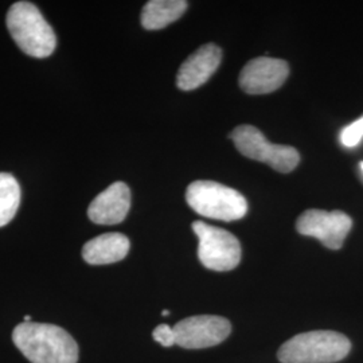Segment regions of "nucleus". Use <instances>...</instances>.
<instances>
[{
    "label": "nucleus",
    "mask_w": 363,
    "mask_h": 363,
    "mask_svg": "<svg viewBox=\"0 0 363 363\" xmlns=\"http://www.w3.org/2000/svg\"><path fill=\"white\" fill-rule=\"evenodd\" d=\"M13 340L31 363H77V342L58 325L23 322L13 328Z\"/></svg>",
    "instance_id": "f257e3e1"
},
{
    "label": "nucleus",
    "mask_w": 363,
    "mask_h": 363,
    "mask_svg": "<svg viewBox=\"0 0 363 363\" xmlns=\"http://www.w3.org/2000/svg\"><path fill=\"white\" fill-rule=\"evenodd\" d=\"M6 22L15 43L27 55L48 58L55 50V33L35 4L30 1L13 3Z\"/></svg>",
    "instance_id": "f03ea898"
},
{
    "label": "nucleus",
    "mask_w": 363,
    "mask_h": 363,
    "mask_svg": "<svg viewBox=\"0 0 363 363\" xmlns=\"http://www.w3.org/2000/svg\"><path fill=\"white\" fill-rule=\"evenodd\" d=\"M351 350L350 340L335 331H310L291 337L279 349L281 363H334Z\"/></svg>",
    "instance_id": "7ed1b4c3"
},
{
    "label": "nucleus",
    "mask_w": 363,
    "mask_h": 363,
    "mask_svg": "<svg viewBox=\"0 0 363 363\" xmlns=\"http://www.w3.org/2000/svg\"><path fill=\"white\" fill-rule=\"evenodd\" d=\"M186 201L189 206L210 220H237L247 213L244 195L232 187L211 181H196L187 187Z\"/></svg>",
    "instance_id": "20e7f679"
},
{
    "label": "nucleus",
    "mask_w": 363,
    "mask_h": 363,
    "mask_svg": "<svg viewBox=\"0 0 363 363\" xmlns=\"http://www.w3.org/2000/svg\"><path fill=\"white\" fill-rule=\"evenodd\" d=\"M235 148L249 159L262 162L279 172H291L298 167V150L289 145L268 142L261 130L253 125H240L230 133Z\"/></svg>",
    "instance_id": "39448f33"
},
{
    "label": "nucleus",
    "mask_w": 363,
    "mask_h": 363,
    "mask_svg": "<svg viewBox=\"0 0 363 363\" xmlns=\"http://www.w3.org/2000/svg\"><path fill=\"white\" fill-rule=\"evenodd\" d=\"M193 230L199 240L198 257L205 268L228 272L240 264L241 245L230 232L202 220H195Z\"/></svg>",
    "instance_id": "423d86ee"
},
{
    "label": "nucleus",
    "mask_w": 363,
    "mask_h": 363,
    "mask_svg": "<svg viewBox=\"0 0 363 363\" xmlns=\"http://www.w3.org/2000/svg\"><path fill=\"white\" fill-rule=\"evenodd\" d=\"M352 228L350 216L340 210L325 211L310 208L304 211L296 222V229L303 235L318 238L325 247L340 249Z\"/></svg>",
    "instance_id": "0eeeda50"
},
{
    "label": "nucleus",
    "mask_w": 363,
    "mask_h": 363,
    "mask_svg": "<svg viewBox=\"0 0 363 363\" xmlns=\"http://www.w3.org/2000/svg\"><path fill=\"white\" fill-rule=\"evenodd\" d=\"M174 331L178 346L199 350L220 345L230 335L232 325L222 316L199 315L183 319L174 327Z\"/></svg>",
    "instance_id": "6e6552de"
},
{
    "label": "nucleus",
    "mask_w": 363,
    "mask_h": 363,
    "mask_svg": "<svg viewBox=\"0 0 363 363\" xmlns=\"http://www.w3.org/2000/svg\"><path fill=\"white\" fill-rule=\"evenodd\" d=\"M289 74L284 60L259 57L249 61L240 74V86L247 94H268L277 91Z\"/></svg>",
    "instance_id": "1a4fd4ad"
},
{
    "label": "nucleus",
    "mask_w": 363,
    "mask_h": 363,
    "mask_svg": "<svg viewBox=\"0 0 363 363\" xmlns=\"http://www.w3.org/2000/svg\"><path fill=\"white\" fill-rule=\"evenodd\" d=\"M222 52L214 43L201 46L179 67L177 85L181 91H194L208 82L220 64Z\"/></svg>",
    "instance_id": "9d476101"
},
{
    "label": "nucleus",
    "mask_w": 363,
    "mask_h": 363,
    "mask_svg": "<svg viewBox=\"0 0 363 363\" xmlns=\"http://www.w3.org/2000/svg\"><path fill=\"white\" fill-rule=\"evenodd\" d=\"M130 208V187L124 182H115L91 201L88 217L97 225H116L125 220Z\"/></svg>",
    "instance_id": "9b49d317"
},
{
    "label": "nucleus",
    "mask_w": 363,
    "mask_h": 363,
    "mask_svg": "<svg viewBox=\"0 0 363 363\" xmlns=\"http://www.w3.org/2000/svg\"><path fill=\"white\" fill-rule=\"evenodd\" d=\"M130 247V240L124 234H101L84 245L82 259L91 265L113 264L125 259Z\"/></svg>",
    "instance_id": "f8f14e48"
},
{
    "label": "nucleus",
    "mask_w": 363,
    "mask_h": 363,
    "mask_svg": "<svg viewBox=\"0 0 363 363\" xmlns=\"http://www.w3.org/2000/svg\"><path fill=\"white\" fill-rule=\"evenodd\" d=\"M187 6L184 0H151L142 11V25L145 30H162L178 21Z\"/></svg>",
    "instance_id": "ddd939ff"
},
{
    "label": "nucleus",
    "mask_w": 363,
    "mask_h": 363,
    "mask_svg": "<svg viewBox=\"0 0 363 363\" xmlns=\"http://www.w3.org/2000/svg\"><path fill=\"white\" fill-rule=\"evenodd\" d=\"M21 205V186L11 174L0 172V228L9 225Z\"/></svg>",
    "instance_id": "4468645a"
},
{
    "label": "nucleus",
    "mask_w": 363,
    "mask_h": 363,
    "mask_svg": "<svg viewBox=\"0 0 363 363\" xmlns=\"http://www.w3.org/2000/svg\"><path fill=\"white\" fill-rule=\"evenodd\" d=\"M363 138V117L351 123L349 127L340 132V142L345 147H355L361 143Z\"/></svg>",
    "instance_id": "2eb2a0df"
},
{
    "label": "nucleus",
    "mask_w": 363,
    "mask_h": 363,
    "mask_svg": "<svg viewBox=\"0 0 363 363\" xmlns=\"http://www.w3.org/2000/svg\"><path fill=\"white\" fill-rule=\"evenodd\" d=\"M152 337L163 347H171V346L177 345V337H175L174 327H169V325H157L154 330V333H152Z\"/></svg>",
    "instance_id": "dca6fc26"
},
{
    "label": "nucleus",
    "mask_w": 363,
    "mask_h": 363,
    "mask_svg": "<svg viewBox=\"0 0 363 363\" xmlns=\"http://www.w3.org/2000/svg\"><path fill=\"white\" fill-rule=\"evenodd\" d=\"M25 322H26V323H28V322H31V316H28V315H26V316H25Z\"/></svg>",
    "instance_id": "f3484780"
},
{
    "label": "nucleus",
    "mask_w": 363,
    "mask_h": 363,
    "mask_svg": "<svg viewBox=\"0 0 363 363\" xmlns=\"http://www.w3.org/2000/svg\"><path fill=\"white\" fill-rule=\"evenodd\" d=\"M162 315H163V316H167V315H169V311L164 310V311L162 312Z\"/></svg>",
    "instance_id": "a211bd4d"
},
{
    "label": "nucleus",
    "mask_w": 363,
    "mask_h": 363,
    "mask_svg": "<svg viewBox=\"0 0 363 363\" xmlns=\"http://www.w3.org/2000/svg\"><path fill=\"white\" fill-rule=\"evenodd\" d=\"M361 169H362V172H363V162H362V163H361Z\"/></svg>",
    "instance_id": "6ab92c4d"
}]
</instances>
